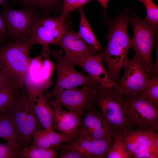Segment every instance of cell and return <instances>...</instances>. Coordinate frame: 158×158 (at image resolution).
Listing matches in <instances>:
<instances>
[{
	"mask_svg": "<svg viewBox=\"0 0 158 158\" xmlns=\"http://www.w3.org/2000/svg\"><path fill=\"white\" fill-rule=\"evenodd\" d=\"M128 11L108 22L109 31L106 37L107 43L96 54L107 66L111 79L118 84L121 70L129 60L128 57L131 38L128 33L130 22Z\"/></svg>",
	"mask_w": 158,
	"mask_h": 158,
	"instance_id": "obj_1",
	"label": "cell"
},
{
	"mask_svg": "<svg viewBox=\"0 0 158 158\" xmlns=\"http://www.w3.org/2000/svg\"><path fill=\"white\" fill-rule=\"evenodd\" d=\"M32 45L24 38L0 47V70L22 87L32 61L29 52Z\"/></svg>",
	"mask_w": 158,
	"mask_h": 158,
	"instance_id": "obj_2",
	"label": "cell"
},
{
	"mask_svg": "<svg viewBox=\"0 0 158 158\" xmlns=\"http://www.w3.org/2000/svg\"><path fill=\"white\" fill-rule=\"evenodd\" d=\"M124 106L128 128L158 130V104L135 92L125 96Z\"/></svg>",
	"mask_w": 158,
	"mask_h": 158,
	"instance_id": "obj_3",
	"label": "cell"
},
{
	"mask_svg": "<svg viewBox=\"0 0 158 158\" xmlns=\"http://www.w3.org/2000/svg\"><path fill=\"white\" fill-rule=\"evenodd\" d=\"M129 21L133 29L130 47L134 50L135 56L139 59L145 71L150 76L153 65L152 52L158 30L150 25L145 20L134 15L130 17Z\"/></svg>",
	"mask_w": 158,
	"mask_h": 158,
	"instance_id": "obj_4",
	"label": "cell"
},
{
	"mask_svg": "<svg viewBox=\"0 0 158 158\" xmlns=\"http://www.w3.org/2000/svg\"><path fill=\"white\" fill-rule=\"evenodd\" d=\"M93 105L99 108L109 122L117 130L126 127L125 96L117 87H103L98 84Z\"/></svg>",
	"mask_w": 158,
	"mask_h": 158,
	"instance_id": "obj_5",
	"label": "cell"
},
{
	"mask_svg": "<svg viewBox=\"0 0 158 158\" xmlns=\"http://www.w3.org/2000/svg\"><path fill=\"white\" fill-rule=\"evenodd\" d=\"M97 85L90 84L81 88L75 87L59 90L54 94L55 98L48 104L50 106L57 105L63 107L82 117L86 110L94 106Z\"/></svg>",
	"mask_w": 158,
	"mask_h": 158,
	"instance_id": "obj_6",
	"label": "cell"
},
{
	"mask_svg": "<svg viewBox=\"0 0 158 158\" xmlns=\"http://www.w3.org/2000/svg\"><path fill=\"white\" fill-rule=\"evenodd\" d=\"M9 113L22 142L30 141L35 132L41 130L42 126L28 96H19Z\"/></svg>",
	"mask_w": 158,
	"mask_h": 158,
	"instance_id": "obj_7",
	"label": "cell"
},
{
	"mask_svg": "<svg viewBox=\"0 0 158 158\" xmlns=\"http://www.w3.org/2000/svg\"><path fill=\"white\" fill-rule=\"evenodd\" d=\"M51 53L57 62V78L53 89L44 96L47 101L53 96L56 92L90 84H98L89 75H86L77 71L75 65L69 61L61 50H53Z\"/></svg>",
	"mask_w": 158,
	"mask_h": 158,
	"instance_id": "obj_8",
	"label": "cell"
},
{
	"mask_svg": "<svg viewBox=\"0 0 158 158\" xmlns=\"http://www.w3.org/2000/svg\"><path fill=\"white\" fill-rule=\"evenodd\" d=\"M118 130L93 106L87 110L86 115L82 119L76 138L81 137L97 140L114 137Z\"/></svg>",
	"mask_w": 158,
	"mask_h": 158,
	"instance_id": "obj_9",
	"label": "cell"
},
{
	"mask_svg": "<svg viewBox=\"0 0 158 158\" xmlns=\"http://www.w3.org/2000/svg\"><path fill=\"white\" fill-rule=\"evenodd\" d=\"M67 27L59 18L47 17L40 19L34 25L29 35L33 43L48 47L58 44Z\"/></svg>",
	"mask_w": 158,
	"mask_h": 158,
	"instance_id": "obj_10",
	"label": "cell"
},
{
	"mask_svg": "<svg viewBox=\"0 0 158 158\" xmlns=\"http://www.w3.org/2000/svg\"><path fill=\"white\" fill-rule=\"evenodd\" d=\"M2 16L10 34L16 40L28 35L33 26L40 19L32 8L16 10L5 7Z\"/></svg>",
	"mask_w": 158,
	"mask_h": 158,
	"instance_id": "obj_11",
	"label": "cell"
},
{
	"mask_svg": "<svg viewBox=\"0 0 158 158\" xmlns=\"http://www.w3.org/2000/svg\"><path fill=\"white\" fill-rule=\"evenodd\" d=\"M123 76L117 87L125 96L144 90L150 79L139 59L135 55L129 60L124 67Z\"/></svg>",
	"mask_w": 158,
	"mask_h": 158,
	"instance_id": "obj_12",
	"label": "cell"
},
{
	"mask_svg": "<svg viewBox=\"0 0 158 158\" xmlns=\"http://www.w3.org/2000/svg\"><path fill=\"white\" fill-rule=\"evenodd\" d=\"M58 44L64 51L66 58L75 65L85 57L96 55L98 51L86 43L78 32L67 28Z\"/></svg>",
	"mask_w": 158,
	"mask_h": 158,
	"instance_id": "obj_13",
	"label": "cell"
},
{
	"mask_svg": "<svg viewBox=\"0 0 158 158\" xmlns=\"http://www.w3.org/2000/svg\"><path fill=\"white\" fill-rule=\"evenodd\" d=\"M114 139V137L92 140L79 137L69 142L59 145L55 149L72 148L87 154L91 158H106L113 144Z\"/></svg>",
	"mask_w": 158,
	"mask_h": 158,
	"instance_id": "obj_14",
	"label": "cell"
},
{
	"mask_svg": "<svg viewBox=\"0 0 158 158\" xmlns=\"http://www.w3.org/2000/svg\"><path fill=\"white\" fill-rule=\"evenodd\" d=\"M88 73L100 86L103 87H117L118 84L110 78L107 69L104 66L100 57L96 54L86 56L77 63Z\"/></svg>",
	"mask_w": 158,
	"mask_h": 158,
	"instance_id": "obj_15",
	"label": "cell"
},
{
	"mask_svg": "<svg viewBox=\"0 0 158 158\" xmlns=\"http://www.w3.org/2000/svg\"><path fill=\"white\" fill-rule=\"evenodd\" d=\"M50 106L54 113V130L73 136L75 139L81 123L82 117L73 112L65 110L60 105Z\"/></svg>",
	"mask_w": 158,
	"mask_h": 158,
	"instance_id": "obj_16",
	"label": "cell"
},
{
	"mask_svg": "<svg viewBox=\"0 0 158 158\" xmlns=\"http://www.w3.org/2000/svg\"><path fill=\"white\" fill-rule=\"evenodd\" d=\"M33 145L44 148H53L75 139L72 136L55 132L54 130H40L35 132L33 135Z\"/></svg>",
	"mask_w": 158,
	"mask_h": 158,
	"instance_id": "obj_17",
	"label": "cell"
},
{
	"mask_svg": "<svg viewBox=\"0 0 158 158\" xmlns=\"http://www.w3.org/2000/svg\"><path fill=\"white\" fill-rule=\"evenodd\" d=\"M121 130L125 146L130 158H132L136 150L147 140L152 132L154 131L138 128L130 129L126 127Z\"/></svg>",
	"mask_w": 158,
	"mask_h": 158,
	"instance_id": "obj_18",
	"label": "cell"
},
{
	"mask_svg": "<svg viewBox=\"0 0 158 158\" xmlns=\"http://www.w3.org/2000/svg\"><path fill=\"white\" fill-rule=\"evenodd\" d=\"M43 94L36 98L32 102L36 116L42 126L48 130H54L53 110L47 102Z\"/></svg>",
	"mask_w": 158,
	"mask_h": 158,
	"instance_id": "obj_19",
	"label": "cell"
},
{
	"mask_svg": "<svg viewBox=\"0 0 158 158\" xmlns=\"http://www.w3.org/2000/svg\"><path fill=\"white\" fill-rule=\"evenodd\" d=\"M153 131L147 140L132 155L134 158H158V131Z\"/></svg>",
	"mask_w": 158,
	"mask_h": 158,
	"instance_id": "obj_20",
	"label": "cell"
},
{
	"mask_svg": "<svg viewBox=\"0 0 158 158\" xmlns=\"http://www.w3.org/2000/svg\"><path fill=\"white\" fill-rule=\"evenodd\" d=\"M0 138L7 142H22L18 136L9 112L0 113Z\"/></svg>",
	"mask_w": 158,
	"mask_h": 158,
	"instance_id": "obj_21",
	"label": "cell"
},
{
	"mask_svg": "<svg viewBox=\"0 0 158 158\" xmlns=\"http://www.w3.org/2000/svg\"><path fill=\"white\" fill-rule=\"evenodd\" d=\"M80 20L79 34L83 40L88 45L97 50H100L101 47L92 31L82 8L80 10Z\"/></svg>",
	"mask_w": 158,
	"mask_h": 158,
	"instance_id": "obj_22",
	"label": "cell"
},
{
	"mask_svg": "<svg viewBox=\"0 0 158 158\" xmlns=\"http://www.w3.org/2000/svg\"><path fill=\"white\" fill-rule=\"evenodd\" d=\"M20 89L11 86L0 87V113L10 111L19 96Z\"/></svg>",
	"mask_w": 158,
	"mask_h": 158,
	"instance_id": "obj_23",
	"label": "cell"
},
{
	"mask_svg": "<svg viewBox=\"0 0 158 158\" xmlns=\"http://www.w3.org/2000/svg\"><path fill=\"white\" fill-rule=\"evenodd\" d=\"M107 158H130L126 147L121 129L116 132L113 144L109 150Z\"/></svg>",
	"mask_w": 158,
	"mask_h": 158,
	"instance_id": "obj_24",
	"label": "cell"
},
{
	"mask_svg": "<svg viewBox=\"0 0 158 158\" xmlns=\"http://www.w3.org/2000/svg\"><path fill=\"white\" fill-rule=\"evenodd\" d=\"M20 154L26 158H54L57 156V153L53 148H42L33 145L23 149Z\"/></svg>",
	"mask_w": 158,
	"mask_h": 158,
	"instance_id": "obj_25",
	"label": "cell"
},
{
	"mask_svg": "<svg viewBox=\"0 0 158 158\" xmlns=\"http://www.w3.org/2000/svg\"><path fill=\"white\" fill-rule=\"evenodd\" d=\"M144 4L147 16L144 19L150 25L158 30V6L152 0H139Z\"/></svg>",
	"mask_w": 158,
	"mask_h": 158,
	"instance_id": "obj_26",
	"label": "cell"
},
{
	"mask_svg": "<svg viewBox=\"0 0 158 158\" xmlns=\"http://www.w3.org/2000/svg\"><path fill=\"white\" fill-rule=\"evenodd\" d=\"M140 93L149 101L158 104V75L152 76L144 90Z\"/></svg>",
	"mask_w": 158,
	"mask_h": 158,
	"instance_id": "obj_27",
	"label": "cell"
},
{
	"mask_svg": "<svg viewBox=\"0 0 158 158\" xmlns=\"http://www.w3.org/2000/svg\"><path fill=\"white\" fill-rule=\"evenodd\" d=\"M91 0H64L62 6V13L59 18L62 21L73 11L81 8Z\"/></svg>",
	"mask_w": 158,
	"mask_h": 158,
	"instance_id": "obj_28",
	"label": "cell"
},
{
	"mask_svg": "<svg viewBox=\"0 0 158 158\" xmlns=\"http://www.w3.org/2000/svg\"><path fill=\"white\" fill-rule=\"evenodd\" d=\"M20 145L15 142L0 143V158H16Z\"/></svg>",
	"mask_w": 158,
	"mask_h": 158,
	"instance_id": "obj_29",
	"label": "cell"
},
{
	"mask_svg": "<svg viewBox=\"0 0 158 158\" xmlns=\"http://www.w3.org/2000/svg\"><path fill=\"white\" fill-rule=\"evenodd\" d=\"M27 6L41 9H50L56 6L59 0H20Z\"/></svg>",
	"mask_w": 158,
	"mask_h": 158,
	"instance_id": "obj_30",
	"label": "cell"
},
{
	"mask_svg": "<svg viewBox=\"0 0 158 158\" xmlns=\"http://www.w3.org/2000/svg\"><path fill=\"white\" fill-rule=\"evenodd\" d=\"M58 150L57 156L60 158H91L87 154L74 149L60 148Z\"/></svg>",
	"mask_w": 158,
	"mask_h": 158,
	"instance_id": "obj_31",
	"label": "cell"
},
{
	"mask_svg": "<svg viewBox=\"0 0 158 158\" xmlns=\"http://www.w3.org/2000/svg\"><path fill=\"white\" fill-rule=\"evenodd\" d=\"M6 86L22 88L16 81L7 75L0 70V87Z\"/></svg>",
	"mask_w": 158,
	"mask_h": 158,
	"instance_id": "obj_32",
	"label": "cell"
},
{
	"mask_svg": "<svg viewBox=\"0 0 158 158\" xmlns=\"http://www.w3.org/2000/svg\"><path fill=\"white\" fill-rule=\"evenodd\" d=\"M8 32L4 19L0 15V41H1L8 36Z\"/></svg>",
	"mask_w": 158,
	"mask_h": 158,
	"instance_id": "obj_33",
	"label": "cell"
},
{
	"mask_svg": "<svg viewBox=\"0 0 158 158\" xmlns=\"http://www.w3.org/2000/svg\"><path fill=\"white\" fill-rule=\"evenodd\" d=\"M158 40L156 46L157 55L156 59L152 69L151 75L153 76L158 75Z\"/></svg>",
	"mask_w": 158,
	"mask_h": 158,
	"instance_id": "obj_34",
	"label": "cell"
},
{
	"mask_svg": "<svg viewBox=\"0 0 158 158\" xmlns=\"http://www.w3.org/2000/svg\"><path fill=\"white\" fill-rule=\"evenodd\" d=\"M101 5L104 9L105 13L106 14L107 9V4L109 0H96Z\"/></svg>",
	"mask_w": 158,
	"mask_h": 158,
	"instance_id": "obj_35",
	"label": "cell"
},
{
	"mask_svg": "<svg viewBox=\"0 0 158 158\" xmlns=\"http://www.w3.org/2000/svg\"><path fill=\"white\" fill-rule=\"evenodd\" d=\"M6 0H0V5L4 6L5 2Z\"/></svg>",
	"mask_w": 158,
	"mask_h": 158,
	"instance_id": "obj_36",
	"label": "cell"
},
{
	"mask_svg": "<svg viewBox=\"0 0 158 158\" xmlns=\"http://www.w3.org/2000/svg\"><path fill=\"white\" fill-rule=\"evenodd\" d=\"M1 41H0V47L1 46Z\"/></svg>",
	"mask_w": 158,
	"mask_h": 158,
	"instance_id": "obj_37",
	"label": "cell"
},
{
	"mask_svg": "<svg viewBox=\"0 0 158 158\" xmlns=\"http://www.w3.org/2000/svg\"></svg>",
	"mask_w": 158,
	"mask_h": 158,
	"instance_id": "obj_38",
	"label": "cell"
}]
</instances>
